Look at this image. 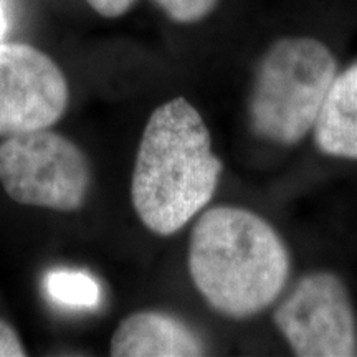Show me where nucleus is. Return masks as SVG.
Segmentation results:
<instances>
[{
  "label": "nucleus",
  "mask_w": 357,
  "mask_h": 357,
  "mask_svg": "<svg viewBox=\"0 0 357 357\" xmlns=\"http://www.w3.org/2000/svg\"><path fill=\"white\" fill-rule=\"evenodd\" d=\"M68 82L47 53L0 42V137L52 128L68 108Z\"/></svg>",
  "instance_id": "nucleus-6"
},
{
  "label": "nucleus",
  "mask_w": 357,
  "mask_h": 357,
  "mask_svg": "<svg viewBox=\"0 0 357 357\" xmlns=\"http://www.w3.org/2000/svg\"><path fill=\"white\" fill-rule=\"evenodd\" d=\"M222 172L202 114L185 98H172L142 131L131 177L134 212L153 234H177L211 204Z\"/></svg>",
  "instance_id": "nucleus-2"
},
{
  "label": "nucleus",
  "mask_w": 357,
  "mask_h": 357,
  "mask_svg": "<svg viewBox=\"0 0 357 357\" xmlns=\"http://www.w3.org/2000/svg\"><path fill=\"white\" fill-rule=\"evenodd\" d=\"M0 185L22 205L75 212L88 199L91 166L68 137L37 129L0 142Z\"/></svg>",
  "instance_id": "nucleus-4"
},
{
  "label": "nucleus",
  "mask_w": 357,
  "mask_h": 357,
  "mask_svg": "<svg viewBox=\"0 0 357 357\" xmlns=\"http://www.w3.org/2000/svg\"><path fill=\"white\" fill-rule=\"evenodd\" d=\"M136 0H86L93 10L106 19H118L129 12Z\"/></svg>",
  "instance_id": "nucleus-12"
},
{
  "label": "nucleus",
  "mask_w": 357,
  "mask_h": 357,
  "mask_svg": "<svg viewBox=\"0 0 357 357\" xmlns=\"http://www.w3.org/2000/svg\"><path fill=\"white\" fill-rule=\"evenodd\" d=\"M26 351L19 333L8 324L7 321L0 318V357H24Z\"/></svg>",
  "instance_id": "nucleus-11"
},
{
  "label": "nucleus",
  "mask_w": 357,
  "mask_h": 357,
  "mask_svg": "<svg viewBox=\"0 0 357 357\" xmlns=\"http://www.w3.org/2000/svg\"><path fill=\"white\" fill-rule=\"evenodd\" d=\"M50 298L68 307H95L101 300V288L89 273L78 270L50 271L45 280Z\"/></svg>",
  "instance_id": "nucleus-9"
},
{
  "label": "nucleus",
  "mask_w": 357,
  "mask_h": 357,
  "mask_svg": "<svg viewBox=\"0 0 357 357\" xmlns=\"http://www.w3.org/2000/svg\"><path fill=\"white\" fill-rule=\"evenodd\" d=\"M7 32V19H6V10H3V2L0 0V42L6 37Z\"/></svg>",
  "instance_id": "nucleus-13"
},
{
  "label": "nucleus",
  "mask_w": 357,
  "mask_h": 357,
  "mask_svg": "<svg viewBox=\"0 0 357 357\" xmlns=\"http://www.w3.org/2000/svg\"><path fill=\"white\" fill-rule=\"evenodd\" d=\"M113 357H194L205 344L189 324L160 311L132 312L118 324L111 337Z\"/></svg>",
  "instance_id": "nucleus-7"
},
{
  "label": "nucleus",
  "mask_w": 357,
  "mask_h": 357,
  "mask_svg": "<svg viewBox=\"0 0 357 357\" xmlns=\"http://www.w3.org/2000/svg\"><path fill=\"white\" fill-rule=\"evenodd\" d=\"M204 301L230 319H248L287 288L291 257L266 218L243 207L217 205L197 218L187 255Z\"/></svg>",
  "instance_id": "nucleus-1"
},
{
  "label": "nucleus",
  "mask_w": 357,
  "mask_h": 357,
  "mask_svg": "<svg viewBox=\"0 0 357 357\" xmlns=\"http://www.w3.org/2000/svg\"><path fill=\"white\" fill-rule=\"evenodd\" d=\"M312 139L326 155L357 160V61L334 78Z\"/></svg>",
  "instance_id": "nucleus-8"
},
{
  "label": "nucleus",
  "mask_w": 357,
  "mask_h": 357,
  "mask_svg": "<svg viewBox=\"0 0 357 357\" xmlns=\"http://www.w3.org/2000/svg\"><path fill=\"white\" fill-rule=\"evenodd\" d=\"M273 323L296 356L356 354L354 305L346 283L333 271L303 276L276 307Z\"/></svg>",
  "instance_id": "nucleus-5"
},
{
  "label": "nucleus",
  "mask_w": 357,
  "mask_h": 357,
  "mask_svg": "<svg viewBox=\"0 0 357 357\" xmlns=\"http://www.w3.org/2000/svg\"><path fill=\"white\" fill-rule=\"evenodd\" d=\"M337 73L336 56L319 40H276L253 77L248 100L252 131L273 144H298L312 132Z\"/></svg>",
  "instance_id": "nucleus-3"
},
{
  "label": "nucleus",
  "mask_w": 357,
  "mask_h": 357,
  "mask_svg": "<svg viewBox=\"0 0 357 357\" xmlns=\"http://www.w3.org/2000/svg\"><path fill=\"white\" fill-rule=\"evenodd\" d=\"M172 22L197 24L215 10L218 0H154Z\"/></svg>",
  "instance_id": "nucleus-10"
}]
</instances>
